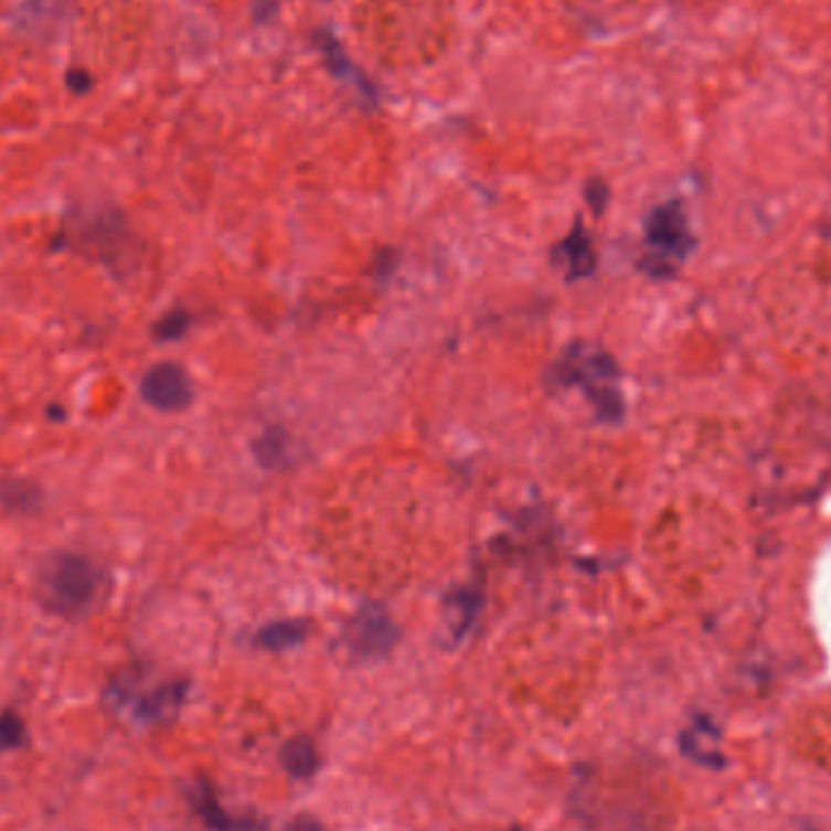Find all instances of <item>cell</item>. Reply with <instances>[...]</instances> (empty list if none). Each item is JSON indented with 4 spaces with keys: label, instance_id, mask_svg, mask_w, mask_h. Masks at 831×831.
I'll return each mask as SVG.
<instances>
[{
    "label": "cell",
    "instance_id": "6da1fadb",
    "mask_svg": "<svg viewBox=\"0 0 831 831\" xmlns=\"http://www.w3.org/2000/svg\"><path fill=\"white\" fill-rule=\"evenodd\" d=\"M355 34L382 66H428L455 38L452 0H363L355 10Z\"/></svg>",
    "mask_w": 831,
    "mask_h": 831
},
{
    "label": "cell",
    "instance_id": "7a4b0ae2",
    "mask_svg": "<svg viewBox=\"0 0 831 831\" xmlns=\"http://www.w3.org/2000/svg\"><path fill=\"white\" fill-rule=\"evenodd\" d=\"M100 574L95 564L81 554L58 552L46 560L40 572V600L56 616L76 618L88 610L98 594Z\"/></svg>",
    "mask_w": 831,
    "mask_h": 831
},
{
    "label": "cell",
    "instance_id": "3957f363",
    "mask_svg": "<svg viewBox=\"0 0 831 831\" xmlns=\"http://www.w3.org/2000/svg\"><path fill=\"white\" fill-rule=\"evenodd\" d=\"M557 375L567 384H582L592 394L588 399H594L598 414H604L606 418H618L622 414L620 392L612 387L616 365L608 355L594 351V348L574 345L567 358L562 360Z\"/></svg>",
    "mask_w": 831,
    "mask_h": 831
},
{
    "label": "cell",
    "instance_id": "277c9868",
    "mask_svg": "<svg viewBox=\"0 0 831 831\" xmlns=\"http://www.w3.org/2000/svg\"><path fill=\"white\" fill-rule=\"evenodd\" d=\"M647 241L654 248L652 256H649V263H657L654 273H671L673 265L689 256L691 248V236L685 232V224L673 210H664L654 216L652 224H649Z\"/></svg>",
    "mask_w": 831,
    "mask_h": 831
},
{
    "label": "cell",
    "instance_id": "5b68a950",
    "mask_svg": "<svg viewBox=\"0 0 831 831\" xmlns=\"http://www.w3.org/2000/svg\"><path fill=\"white\" fill-rule=\"evenodd\" d=\"M141 396L159 412H180L192 402V384L178 365L161 363L143 375Z\"/></svg>",
    "mask_w": 831,
    "mask_h": 831
},
{
    "label": "cell",
    "instance_id": "8992f818",
    "mask_svg": "<svg viewBox=\"0 0 831 831\" xmlns=\"http://www.w3.org/2000/svg\"><path fill=\"white\" fill-rule=\"evenodd\" d=\"M394 642L392 622L380 610H365L351 625V644L360 654H377Z\"/></svg>",
    "mask_w": 831,
    "mask_h": 831
},
{
    "label": "cell",
    "instance_id": "52a82bcc",
    "mask_svg": "<svg viewBox=\"0 0 831 831\" xmlns=\"http://www.w3.org/2000/svg\"><path fill=\"white\" fill-rule=\"evenodd\" d=\"M185 697V683H166L161 689H156L139 697V703L135 707L137 717L147 720V722H163L178 715L180 705H183Z\"/></svg>",
    "mask_w": 831,
    "mask_h": 831
},
{
    "label": "cell",
    "instance_id": "ba28073f",
    "mask_svg": "<svg viewBox=\"0 0 831 831\" xmlns=\"http://www.w3.org/2000/svg\"><path fill=\"white\" fill-rule=\"evenodd\" d=\"M283 766L290 770L297 778H309L315 776V770L319 766V756H317V746L309 737H295L283 746L280 754Z\"/></svg>",
    "mask_w": 831,
    "mask_h": 831
},
{
    "label": "cell",
    "instance_id": "9c48e42d",
    "mask_svg": "<svg viewBox=\"0 0 831 831\" xmlns=\"http://www.w3.org/2000/svg\"><path fill=\"white\" fill-rule=\"evenodd\" d=\"M192 802H195L198 814L204 819V824H207L210 829H214V831H248V827L244 822H236V819H232L222 810L220 802L214 800L212 790L204 786V782H200V788L192 792Z\"/></svg>",
    "mask_w": 831,
    "mask_h": 831
},
{
    "label": "cell",
    "instance_id": "30bf717a",
    "mask_svg": "<svg viewBox=\"0 0 831 831\" xmlns=\"http://www.w3.org/2000/svg\"><path fill=\"white\" fill-rule=\"evenodd\" d=\"M554 256H564L562 263H567L569 277H582L586 273H592L594 268V253L592 246H588V238L582 236V232H576L574 236L564 241V244L554 251Z\"/></svg>",
    "mask_w": 831,
    "mask_h": 831
},
{
    "label": "cell",
    "instance_id": "8fae6325",
    "mask_svg": "<svg viewBox=\"0 0 831 831\" xmlns=\"http://www.w3.org/2000/svg\"><path fill=\"white\" fill-rule=\"evenodd\" d=\"M25 742H28L25 720H22L18 713H13V710L0 713V752L20 749Z\"/></svg>",
    "mask_w": 831,
    "mask_h": 831
},
{
    "label": "cell",
    "instance_id": "7c38bea8",
    "mask_svg": "<svg viewBox=\"0 0 831 831\" xmlns=\"http://www.w3.org/2000/svg\"><path fill=\"white\" fill-rule=\"evenodd\" d=\"M305 637V625L299 622H283V625H273V628L260 632V644L268 649H285L290 644H297Z\"/></svg>",
    "mask_w": 831,
    "mask_h": 831
},
{
    "label": "cell",
    "instance_id": "4fadbf2b",
    "mask_svg": "<svg viewBox=\"0 0 831 831\" xmlns=\"http://www.w3.org/2000/svg\"><path fill=\"white\" fill-rule=\"evenodd\" d=\"M574 10H579L584 15L592 18H608L616 15L620 10H628L640 3V0H569Z\"/></svg>",
    "mask_w": 831,
    "mask_h": 831
},
{
    "label": "cell",
    "instance_id": "5bb4252c",
    "mask_svg": "<svg viewBox=\"0 0 831 831\" xmlns=\"http://www.w3.org/2000/svg\"><path fill=\"white\" fill-rule=\"evenodd\" d=\"M188 319L185 317H166L159 327H156V333L161 335V339H175V335L183 333Z\"/></svg>",
    "mask_w": 831,
    "mask_h": 831
},
{
    "label": "cell",
    "instance_id": "9a60e30c",
    "mask_svg": "<svg viewBox=\"0 0 831 831\" xmlns=\"http://www.w3.org/2000/svg\"><path fill=\"white\" fill-rule=\"evenodd\" d=\"M285 831H323V829H321V824L317 822V819H311V817H297L295 822H292L290 827H287Z\"/></svg>",
    "mask_w": 831,
    "mask_h": 831
}]
</instances>
